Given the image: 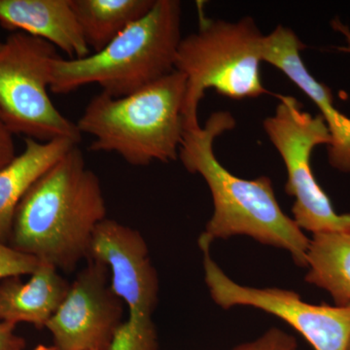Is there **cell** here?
Masks as SVG:
<instances>
[{
	"mask_svg": "<svg viewBox=\"0 0 350 350\" xmlns=\"http://www.w3.org/2000/svg\"><path fill=\"white\" fill-rule=\"evenodd\" d=\"M181 16L178 0H155L144 17L103 50L81 59L57 56L51 66L50 91L66 94L96 84L103 93L123 98L174 72Z\"/></svg>",
	"mask_w": 350,
	"mask_h": 350,
	"instance_id": "4",
	"label": "cell"
},
{
	"mask_svg": "<svg viewBox=\"0 0 350 350\" xmlns=\"http://www.w3.org/2000/svg\"><path fill=\"white\" fill-rule=\"evenodd\" d=\"M331 25L336 31H338V33L344 36L345 43H347L345 46H338L336 49H337L338 52L350 54V29L349 25H345L344 23L340 19H338V18L332 21Z\"/></svg>",
	"mask_w": 350,
	"mask_h": 350,
	"instance_id": "21",
	"label": "cell"
},
{
	"mask_svg": "<svg viewBox=\"0 0 350 350\" xmlns=\"http://www.w3.org/2000/svg\"><path fill=\"white\" fill-rule=\"evenodd\" d=\"M347 350H350V342H349V347H347Z\"/></svg>",
	"mask_w": 350,
	"mask_h": 350,
	"instance_id": "23",
	"label": "cell"
},
{
	"mask_svg": "<svg viewBox=\"0 0 350 350\" xmlns=\"http://www.w3.org/2000/svg\"><path fill=\"white\" fill-rule=\"evenodd\" d=\"M0 25L24 32L64 51L69 59L89 56V46L71 0H0Z\"/></svg>",
	"mask_w": 350,
	"mask_h": 350,
	"instance_id": "12",
	"label": "cell"
},
{
	"mask_svg": "<svg viewBox=\"0 0 350 350\" xmlns=\"http://www.w3.org/2000/svg\"><path fill=\"white\" fill-rule=\"evenodd\" d=\"M53 349H54V347H53ZM55 350V349H54Z\"/></svg>",
	"mask_w": 350,
	"mask_h": 350,
	"instance_id": "25",
	"label": "cell"
},
{
	"mask_svg": "<svg viewBox=\"0 0 350 350\" xmlns=\"http://www.w3.org/2000/svg\"><path fill=\"white\" fill-rule=\"evenodd\" d=\"M231 350H298V342L286 332L271 328L256 340L244 342Z\"/></svg>",
	"mask_w": 350,
	"mask_h": 350,
	"instance_id": "18",
	"label": "cell"
},
{
	"mask_svg": "<svg viewBox=\"0 0 350 350\" xmlns=\"http://www.w3.org/2000/svg\"><path fill=\"white\" fill-rule=\"evenodd\" d=\"M16 325L0 321V350H24L25 340L17 335Z\"/></svg>",
	"mask_w": 350,
	"mask_h": 350,
	"instance_id": "20",
	"label": "cell"
},
{
	"mask_svg": "<svg viewBox=\"0 0 350 350\" xmlns=\"http://www.w3.org/2000/svg\"><path fill=\"white\" fill-rule=\"evenodd\" d=\"M155 0H71L83 36L93 53L144 17Z\"/></svg>",
	"mask_w": 350,
	"mask_h": 350,
	"instance_id": "16",
	"label": "cell"
},
{
	"mask_svg": "<svg viewBox=\"0 0 350 350\" xmlns=\"http://www.w3.org/2000/svg\"><path fill=\"white\" fill-rule=\"evenodd\" d=\"M40 265L36 257L0 243V280L33 273Z\"/></svg>",
	"mask_w": 350,
	"mask_h": 350,
	"instance_id": "17",
	"label": "cell"
},
{
	"mask_svg": "<svg viewBox=\"0 0 350 350\" xmlns=\"http://www.w3.org/2000/svg\"><path fill=\"white\" fill-rule=\"evenodd\" d=\"M107 213L100 178L76 145L21 200L8 245L71 273L89 260L94 232Z\"/></svg>",
	"mask_w": 350,
	"mask_h": 350,
	"instance_id": "1",
	"label": "cell"
},
{
	"mask_svg": "<svg viewBox=\"0 0 350 350\" xmlns=\"http://www.w3.org/2000/svg\"><path fill=\"white\" fill-rule=\"evenodd\" d=\"M57 48L24 32H11L0 47V116L14 135L40 142L70 140L82 133L49 96L51 66Z\"/></svg>",
	"mask_w": 350,
	"mask_h": 350,
	"instance_id": "6",
	"label": "cell"
},
{
	"mask_svg": "<svg viewBox=\"0 0 350 350\" xmlns=\"http://www.w3.org/2000/svg\"><path fill=\"white\" fill-rule=\"evenodd\" d=\"M89 260L107 265L113 291L128 308V319L107 350H158L152 315L158 304L159 278L142 234L107 218L94 232Z\"/></svg>",
	"mask_w": 350,
	"mask_h": 350,
	"instance_id": "8",
	"label": "cell"
},
{
	"mask_svg": "<svg viewBox=\"0 0 350 350\" xmlns=\"http://www.w3.org/2000/svg\"><path fill=\"white\" fill-rule=\"evenodd\" d=\"M70 140L25 138V149L0 170V243L10 241L16 209L31 186L72 147Z\"/></svg>",
	"mask_w": 350,
	"mask_h": 350,
	"instance_id": "14",
	"label": "cell"
},
{
	"mask_svg": "<svg viewBox=\"0 0 350 350\" xmlns=\"http://www.w3.org/2000/svg\"><path fill=\"white\" fill-rule=\"evenodd\" d=\"M185 94V76L177 70L123 98L100 92L76 126L94 137L90 151L117 154L135 167L174 162L186 131Z\"/></svg>",
	"mask_w": 350,
	"mask_h": 350,
	"instance_id": "3",
	"label": "cell"
},
{
	"mask_svg": "<svg viewBox=\"0 0 350 350\" xmlns=\"http://www.w3.org/2000/svg\"><path fill=\"white\" fill-rule=\"evenodd\" d=\"M262 125L286 167L285 192L295 199L292 213L296 224L312 234L349 232L350 213H336L310 163L315 147L331 144L321 115L312 116L294 96L280 94L275 114Z\"/></svg>",
	"mask_w": 350,
	"mask_h": 350,
	"instance_id": "7",
	"label": "cell"
},
{
	"mask_svg": "<svg viewBox=\"0 0 350 350\" xmlns=\"http://www.w3.org/2000/svg\"><path fill=\"white\" fill-rule=\"evenodd\" d=\"M204 280L214 303L224 310L252 306L275 315L300 333L314 350H347L350 342V304L312 305L300 295L280 288L244 286L232 280L204 250Z\"/></svg>",
	"mask_w": 350,
	"mask_h": 350,
	"instance_id": "9",
	"label": "cell"
},
{
	"mask_svg": "<svg viewBox=\"0 0 350 350\" xmlns=\"http://www.w3.org/2000/svg\"><path fill=\"white\" fill-rule=\"evenodd\" d=\"M31 280L11 276L0 283V321L17 325L20 322L46 328L68 294L70 283L59 269L47 262L40 265Z\"/></svg>",
	"mask_w": 350,
	"mask_h": 350,
	"instance_id": "13",
	"label": "cell"
},
{
	"mask_svg": "<svg viewBox=\"0 0 350 350\" xmlns=\"http://www.w3.org/2000/svg\"><path fill=\"white\" fill-rule=\"evenodd\" d=\"M306 47L291 29L280 25L265 36L262 62L282 71L317 105L330 133L328 162L338 172L350 174V118L334 105L330 88L315 79L306 68L301 57Z\"/></svg>",
	"mask_w": 350,
	"mask_h": 350,
	"instance_id": "11",
	"label": "cell"
},
{
	"mask_svg": "<svg viewBox=\"0 0 350 350\" xmlns=\"http://www.w3.org/2000/svg\"><path fill=\"white\" fill-rule=\"evenodd\" d=\"M123 301L105 262L88 260L46 328L55 350H107L123 323Z\"/></svg>",
	"mask_w": 350,
	"mask_h": 350,
	"instance_id": "10",
	"label": "cell"
},
{
	"mask_svg": "<svg viewBox=\"0 0 350 350\" xmlns=\"http://www.w3.org/2000/svg\"><path fill=\"white\" fill-rule=\"evenodd\" d=\"M33 350H54L53 347H45V345H39Z\"/></svg>",
	"mask_w": 350,
	"mask_h": 350,
	"instance_id": "22",
	"label": "cell"
},
{
	"mask_svg": "<svg viewBox=\"0 0 350 350\" xmlns=\"http://www.w3.org/2000/svg\"><path fill=\"white\" fill-rule=\"evenodd\" d=\"M305 280L330 294L336 306L350 304V231L312 234Z\"/></svg>",
	"mask_w": 350,
	"mask_h": 350,
	"instance_id": "15",
	"label": "cell"
},
{
	"mask_svg": "<svg viewBox=\"0 0 350 350\" xmlns=\"http://www.w3.org/2000/svg\"><path fill=\"white\" fill-rule=\"evenodd\" d=\"M2 45V41H0V47H1Z\"/></svg>",
	"mask_w": 350,
	"mask_h": 350,
	"instance_id": "24",
	"label": "cell"
},
{
	"mask_svg": "<svg viewBox=\"0 0 350 350\" xmlns=\"http://www.w3.org/2000/svg\"><path fill=\"white\" fill-rule=\"evenodd\" d=\"M16 146L14 142V133L9 130L0 116V170L10 163L15 157Z\"/></svg>",
	"mask_w": 350,
	"mask_h": 350,
	"instance_id": "19",
	"label": "cell"
},
{
	"mask_svg": "<svg viewBox=\"0 0 350 350\" xmlns=\"http://www.w3.org/2000/svg\"><path fill=\"white\" fill-rule=\"evenodd\" d=\"M234 126L231 113H213L204 126L185 131L179 150L184 167L190 174H200L213 196V215L198 241L200 250H211L217 239L247 236L288 251L295 264L306 268L310 239L282 211L271 178L265 175L251 180L239 178L216 158L214 140Z\"/></svg>",
	"mask_w": 350,
	"mask_h": 350,
	"instance_id": "2",
	"label": "cell"
},
{
	"mask_svg": "<svg viewBox=\"0 0 350 350\" xmlns=\"http://www.w3.org/2000/svg\"><path fill=\"white\" fill-rule=\"evenodd\" d=\"M264 38L251 17L236 23L200 17L198 31L182 38L175 70L186 78V131L200 128L198 108L208 89L239 100L268 93L260 73Z\"/></svg>",
	"mask_w": 350,
	"mask_h": 350,
	"instance_id": "5",
	"label": "cell"
}]
</instances>
